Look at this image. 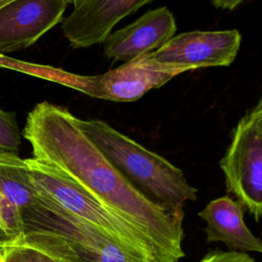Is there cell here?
<instances>
[{
    "label": "cell",
    "mask_w": 262,
    "mask_h": 262,
    "mask_svg": "<svg viewBox=\"0 0 262 262\" xmlns=\"http://www.w3.org/2000/svg\"><path fill=\"white\" fill-rule=\"evenodd\" d=\"M35 159L56 169L149 237L169 262L184 256L183 209L163 206L136 188L81 130L67 108L39 102L23 131Z\"/></svg>",
    "instance_id": "1"
},
{
    "label": "cell",
    "mask_w": 262,
    "mask_h": 262,
    "mask_svg": "<svg viewBox=\"0 0 262 262\" xmlns=\"http://www.w3.org/2000/svg\"><path fill=\"white\" fill-rule=\"evenodd\" d=\"M78 124L106 159L150 200L174 209H183L186 202L196 201L198 189L165 158L101 120L78 118Z\"/></svg>",
    "instance_id": "2"
},
{
    "label": "cell",
    "mask_w": 262,
    "mask_h": 262,
    "mask_svg": "<svg viewBox=\"0 0 262 262\" xmlns=\"http://www.w3.org/2000/svg\"><path fill=\"white\" fill-rule=\"evenodd\" d=\"M20 220L21 235L15 245L34 248L54 262H144L72 218L41 193L35 204L20 213Z\"/></svg>",
    "instance_id": "3"
},
{
    "label": "cell",
    "mask_w": 262,
    "mask_h": 262,
    "mask_svg": "<svg viewBox=\"0 0 262 262\" xmlns=\"http://www.w3.org/2000/svg\"><path fill=\"white\" fill-rule=\"evenodd\" d=\"M38 191L72 218L104 234L144 262H169L143 232L103 206L69 177L35 159H25Z\"/></svg>",
    "instance_id": "4"
},
{
    "label": "cell",
    "mask_w": 262,
    "mask_h": 262,
    "mask_svg": "<svg viewBox=\"0 0 262 262\" xmlns=\"http://www.w3.org/2000/svg\"><path fill=\"white\" fill-rule=\"evenodd\" d=\"M41 69L40 76L46 79L89 96L117 102L134 101L147 91L160 88L175 76L188 71L183 67L159 64L150 60L147 53L95 76H81L47 67Z\"/></svg>",
    "instance_id": "5"
},
{
    "label": "cell",
    "mask_w": 262,
    "mask_h": 262,
    "mask_svg": "<svg viewBox=\"0 0 262 262\" xmlns=\"http://www.w3.org/2000/svg\"><path fill=\"white\" fill-rule=\"evenodd\" d=\"M226 191L233 194L256 221L262 214V100L239 120L220 161Z\"/></svg>",
    "instance_id": "6"
},
{
    "label": "cell",
    "mask_w": 262,
    "mask_h": 262,
    "mask_svg": "<svg viewBox=\"0 0 262 262\" xmlns=\"http://www.w3.org/2000/svg\"><path fill=\"white\" fill-rule=\"evenodd\" d=\"M242 42L238 30L191 31L172 37L147 57L162 66L183 67L193 71L227 67L237 55Z\"/></svg>",
    "instance_id": "7"
},
{
    "label": "cell",
    "mask_w": 262,
    "mask_h": 262,
    "mask_svg": "<svg viewBox=\"0 0 262 262\" xmlns=\"http://www.w3.org/2000/svg\"><path fill=\"white\" fill-rule=\"evenodd\" d=\"M68 0H11L0 6V54L25 49L62 19Z\"/></svg>",
    "instance_id": "8"
},
{
    "label": "cell",
    "mask_w": 262,
    "mask_h": 262,
    "mask_svg": "<svg viewBox=\"0 0 262 262\" xmlns=\"http://www.w3.org/2000/svg\"><path fill=\"white\" fill-rule=\"evenodd\" d=\"M154 0H80L61 19L64 37L74 48L102 43L114 27Z\"/></svg>",
    "instance_id": "9"
},
{
    "label": "cell",
    "mask_w": 262,
    "mask_h": 262,
    "mask_svg": "<svg viewBox=\"0 0 262 262\" xmlns=\"http://www.w3.org/2000/svg\"><path fill=\"white\" fill-rule=\"evenodd\" d=\"M177 29L173 13L165 6L148 10L132 24L111 32L103 40V53L128 62L167 43Z\"/></svg>",
    "instance_id": "10"
},
{
    "label": "cell",
    "mask_w": 262,
    "mask_h": 262,
    "mask_svg": "<svg viewBox=\"0 0 262 262\" xmlns=\"http://www.w3.org/2000/svg\"><path fill=\"white\" fill-rule=\"evenodd\" d=\"M206 222L208 243H223L230 251L242 253L262 252V244L244 221V207L229 195L220 196L208 203L199 212Z\"/></svg>",
    "instance_id": "11"
},
{
    "label": "cell",
    "mask_w": 262,
    "mask_h": 262,
    "mask_svg": "<svg viewBox=\"0 0 262 262\" xmlns=\"http://www.w3.org/2000/svg\"><path fill=\"white\" fill-rule=\"evenodd\" d=\"M21 135L15 114L0 107V154L18 155Z\"/></svg>",
    "instance_id": "12"
},
{
    "label": "cell",
    "mask_w": 262,
    "mask_h": 262,
    "mask_svg": "<svg viewBox=\"0 0 262 262\" xmlns=\"http://www.w3.org/2000/svg\"><path fill=\"white\" fill-rule=\"evenodd\" d=\"M0 262H54L42 252L25 246L10 245L0 252Z\"/></svg>",
    "instance_id": "13"
},
{
    "label": "cell",
    "mask_w": 262,
    "mask_h": 262,
    "mask_svg": "<svg viewBox=\"0 0 262 262\" xmlns=\"http://www.w3.org/2000/svg\"><path fill=\"white\" fill-rule=\"evenodd\" d=\"M200 262H256L247 253L236 251H211Z\"/></svg>",
    "instance_id": "14"
},
{
    "label": "cell",
    "mask_w": 262,
    "mask_h": 262,
    "mask_svg": "<svg viewBox=\"0 0 262 262\" xmlns=\"http://www.w3.org/2000/svg\"><path fill=\"white\" fill-rule=\"evenodd\" d=\"M245 0H211L214 7L225 10H233Z\"/></svg>",
    "instance_id": "15"
},
{
    "label": "cell",
    "mask_w": 262,
    "mask_h": 262,
    "mask_svg": "<svg viewBox=\"0 0 262 262\" xmlns=\"http://www.w3.org/2000/svg\"><path fill=\"white\" fill-rule=\"evenodd\" d=\"M14 243H15L14 237L11 236L9 233H7L5 229L0 226V252L3 248L13 245Z\"/></svg>",
    "instance_id": "16"
},
{
    "label": "cell",
    "mask_w": 262,
    "mask_h": 262,
    "mask_svg": "<svg viewBox=\"0 0 262 262\" xmlns=\"http://www.w3.org/2000/svg\"><path fill=\"white\" fill-rule=\"evenodd\" d=\"M9 1H11V0H0V6H2V5H4L5 3H7V2H9ZM80 0H68V3L70 4H77L78 2H79Z\"/></svg>",
    "instance_id": "17"
}]
</instances>
